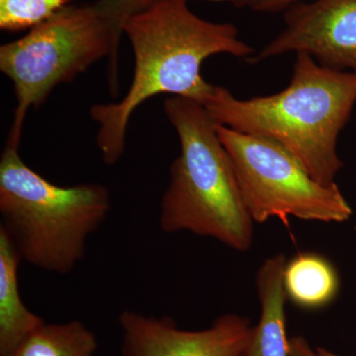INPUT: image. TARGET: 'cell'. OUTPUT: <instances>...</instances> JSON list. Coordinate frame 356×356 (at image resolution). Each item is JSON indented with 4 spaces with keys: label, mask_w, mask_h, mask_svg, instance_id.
Instances as JSON below:
<instances>
[{
    "label": "cell",
    "mask_w": 356,
    "mask_h": 356,
    "mask_svg": "<svg viewBox=\"0 0 356 356\" xmlns=\"http://www.w3.org/2000/svg\"><path fill=\"white\" fill-rule=\"evenodd\" d=\"M119 324L122 356H243L254 331L252 322L236 314H225L202 331L129 310L122 312Z\"/></svg>",
    "instance_id": "obj_8"
},
{
    "label": "cell",
    "mask_w": 356,
    "mask_h": 356,
    "mask_svg": "<svg viewBox=\"0 0 356 356\" xmlns=\"http://www.w3.org/2000/svg\"><path fill=\"white\" fill-rule=\"evenodd\" d=\"M22 261L13 243L0 229V356H8L44 324L21 298L18 269Z\"/></svg>",
    "instance_id": "obj_10"
},
{
    "label": "cell",
    "mask_w": 356,
    "mask_h": 356,
    "mask_svg": "<svg viewBox=\"0 0 356 356\" xmlns=\"http://www.w3.org/2000/svg\"><path fill=\"white\" fill-rule=\"evenodd\" d=\"M316 351H317L318 356H341L337 355V353H332V351L327 350V348H318Z\"/></svg>",
    "instance_id": "obj_17"
},
{
    "label": "cell",
    "mask_w": 356,
    "mask_h": 356,
    "mask_svg": "<svg viewBox=\"0 0 356 356\" xmlns=\"http://www.w3.org/2000/svg\"><path fill=\"white\" fill-rule=\"evenodd\" d=\"M283 284L287 299L306 310L330 305L339 291V277L331 261L316 252H302L286 262Z\"/></svg>",
    "instance_id": "obj_11"
},
{
    "label": "cell",
    "mask_w": 356,
    "mask_h": 356,
    "mask_svg": "<svg viewBox=\"0 0 356 356\" xmlns=\"http://www.w3.org/2000/svg\"><path fill=\"white\" fill-rule=\"evenodd\" d=\"M117 39L95 4L67 6L25 36L0 47V70L13 83L16 104L6 144L20 147L28 112L38 108L54 88L108 60L112 95L118 93Z\"/></svg>",
    "instance_id": "obj_5"
},
{
    "label": "cell",
    "mask_w": 356,
    "mask_h": 356,
    "mask_svg": "<svg viewBox=\"0 0 356 356\" xmlns=\"http://www.w3.org/2000/svg\"><path fill=\"white\" fill-rule=\"evenodd\" d=\"M159 0H97L95 6L100 15L108 22L117 39L124 34V25L134 16L147 10Z\"/></svg>",
    "instance_id": "obj_14"
},
{
    "label": "cell",
    "mask_w": 356,
    "mask_h": 356,
    "mask_svg": "<svg viewBox=\"0 0 356 356\" xmlns=\"http://www.w3.org/2000/svg\"><path fill=\"white\" fill-rule=\"evenodd\" d=\"M290 356H318L317 351L311 348L305 337L290 339Z\"/></svg>",
    "instance_id": "obj_16"
},
{
    "label": "cell",
    "mask_w": 356,
    "mask_h": 356,
    "mask_svg": "<svg viewBox=\"0 0 356 356\" xmlns=\"http://www.w3.org/2000/svg\"><path fill=\"white\" fill-rule=\"evenodd\" d=\"M163 109L177 134L180 154L170 165L159 206L161 231L189 232L248 252L254 243V221L218 137L216 122L203 104L180 96L166 98Z\"/></svg>",
    "instance_id": "obj_3"
},
{
    "label": "cell",
    "mask_w": 356,
    "mask_h": 356,
    "mask_svg": "<svg viewBox=\"0 0 356 356\" xmlns=\"http://www.w3.org/2000/svg\"><path fill=\"white\" fill-rule=\"evenodd\" d=\"M284 27L248 62L305 53L325 67L356 72V0H306L283 13Z\"/></svg>",
    "instance_id": "obj_7"
},
{
    "label": "cell",
    "mask_w": 356,
    "mask_h": 356,
    "mask_svg": "<svg viewBox=\"0 0 356 356\" xmlns=\"http://www.w3.org/2000/svg\"><path fill=\"white\" fill-rule=\"evenodd\" d=\"M67 3L69 0H0V28L6 31L31 30Z\"/></svg>",
    "instance_id": "obj_13"
},
{
    "label": "cell",
    "mask_w": 356,
    "mask_h": 356,
    "mask_svg": "<svg viewBox=\"0 0 356 356\" xmlns=\"http://www.w3.org/2000/svg\"><path fill=\"white\" fill-rule=\"evenodd\" d=\"M356 104V72L323 67L296 54L289 84L274 95L236 97L213 84L203 105L217 124L277 143L318 182L336 184L343 163L337 140Z\"/></svg>",
    "instance_id": "obj_2"
},
{
    "label": "cell",
    "mask_w": 356,
    "mask_h": 356,
    "mask_svg": "<svg viewBox=\"0 0 356 356\" xmlns=\"http://www.w3.org/2000/svg\"><path fill=\"white\" fill-rule=\"evenodd\" d=\"M111 197L98 184L58 186L26 165L19 147L0 159V229L22 261L67 274L83 261L90 235L108 216Z\"/></svg>",
    "instance_id": "obj_4"
},
{
    "label": "cell",
    "mask_w": 356,
    "mask_h": 356,
    "mask_svg": "<svg viewBox=\"0 0 356 356\" xmlns=\"http://www.w3.org/2000/svg\"><path fill=\"white\" fill-rule=\"evenodd\" d=\"M214 1H220V2H222V0H214Z\"/></svg>",
    "instance_id": "obj_18"
},
{
    "label": "cell",
    "mask_w": 356,
    "mask_h": 356,
    "mask_svg": "<svg viewBox=\"0 0 356 356\" xmlns=\"http://www.w3.org/2000/svg\"><path fill=\"white\" fill-rule=\"evenodd\" d=\"M254 222L290 217L303 221L344 222L353 208L337 184L315 179L294 154L273 140L236 132L216 123Z\"/></svg>",
    "instance_id": "obj_6"
},
{
    "label": "cell",
    "mask_w": 356,
    "mask_h": 356,
    "mask_svg": "<svg viewBox=\"0 0 356 356\" xmlns=\"http://www.w3.org/2000/svg\"><path fill=\"white\" fill-rule=\"evenodd\" d=\"M355 233H356V224H355Z\"/></svg>",
    "instance_id": "obj_19"
},
{
    "label": "cell",
    "mask_w": 356,
    "mask_h": 356,
    "mask_svg": "<svg viewBox=\"0 0 356 356\" xmlns=\"http://www.w3.org/2000/svg\"><path fill=\"white\" fill-rule=\"evenodd\" d=\"M95 334L79 321L44 323L8 356H93Z\"/></svg>",
    "instance_id": "obj_12"
},
{
    "label": "cell",
    "mask_w": 356,
    "mask_h": 356,
    "mask_svg": "<svg viewBox=\"0 0 356 356\" xmlns=\"http://www.w3.org/2000/svg\"><path fill=\"white\" fill-rule=\"evenodd\" d=\"M306 0H222L238 9H247L254 13H284L288 8Z\"/></svg>",
    "instance_id": "obj_15"
},
{
    "label": "cell",
    "mask_w": 356,
    "mask_h": 356,
    "mask_svg": "<svg viewBox=\"0 0 356 356\" xmlns=\"http://www.w3.org/2000/svg\"><path fill=\"white\" fill-rule=\"evenodd\" d=\"M123 32L135 58L132 83L120 102L90 109L98 125L96 144L107 165L123 156L129 122L143 103L170 95L203 104L213 88L201 74L208 58L229 55L248 60L255 54L241 40L235 25L199 17L188 0H159L128 20Z\"/></svg>",
    "instance_id": "obj_1"
},
{
    "label": "cell",
    "mask_w": 356,
    "mask_h": 356,
    "mask_svg": "<svg viewBox=\"0 0 356 356\" xmlns=\"http://www.w3.org/2000/svg\"><path fill=\"white\" fill-rule=\"evenodd\" d=\"M286 257L277 254L262 262L255 277L261 318L243 356H290L286 332L287 296L283 284Z\"/></svg>",
    "instance_id": "obj_9"
}]
</instances>
